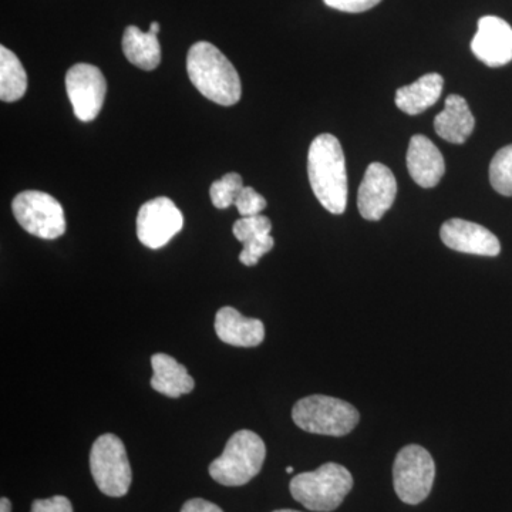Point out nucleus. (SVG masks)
<instances>
[{"mask_svg": "<svg viewBox=\"0 0 512 512\" xmlns=\"http://www.w3.org/2000/svg\"><path fill=\"white\" fill-rule=\"evenodd\" d=\"M308 175L313 194L330 214L340 215L348 205V173L340 141L332 134H320L308 154Z\"/></svg>", "mask_w": 512, "mask_h": 512, "instance_id": "f257e3e1", "label": "nucleus"}, {"mask_svg": "<svg viewBox=\"0 0 512 512\" xmlns=\"http://www.w3.org/2000/svg\"><path fill=\"white\" fill-rule=\"evenodd\" d=\"M191 83L202 96L221 106H234L241 99L242 84L237 69L210 42H197L187 55Z\"/></svg>", "mask_w": 512, "mask_h": 512, "instance_id": "f03ea898", "label": "nucleus"}, {"mask_svg": "<svg viewBox=\"0 0 512 512\" xmlns=\"http://www.w3.org/2000/svg\"><path fill=\"white\" fill-rule=\"evenodd\" d=\"M292 497L303 507L315 512L335 511L353 488V477L348 468L326 463L318 470L298 474L292 478Z\"/></svg>", "mask_w": 512, "mask_h": 512, "instance_id": "7ed1b4c3", "label": "nucleus"}, {"mask_svg": "<svg viewBox=\"0 0 512 512\" xmlns=\"http://www.w3.org/2000/svg\"><path fill=\"white\" fill-rule=\"evenodd\" d=\"M266 457L264 440L251 430H239L212 461L210 476L225 487H241L258 476Z\"/></svg>", "mask_w": 512, "mask_h": 512, "instance_id": "20e7f679", "label": "nucleus"}, {"mask_svg": "<svg viewBox=\"0 0 512 512\" xmlns=\"http://www.w3.org/2000/svg\"><path fill=\"white\" fill-rule=\"evenodd\" d=\"M292 419L306 433L342 437L359 424L360 414L345 400L313 394L293 406Z\"/></svg>", "mask_w": 512, "mask_h": 512, "instance_id": "39448f33", "label": "nucleus"}, {"mask_svg": "<svg viewBox=\"0 0 512 512\" xmlns=\"http://www.w3.org/2000/svg\"><path fill=\"white\" fill-rule=\"evenodd\" d=\"M90 471L101 493L124 497L131 487L133 471L123 441L106 433L94 441L90 451Z\"/></svg>", "mask_w": 512, "mask_h": 512, "instance_id": "423d86ee", "label": "nucleus"}, {"mask_svg": "<svg viewBox=\"0 0 512 512\" xmlns=\"http://www.w3.org/2000/svg\"><path fill=\"white\" fill-rule=\"evenodd\" d=\"M436 464L426 448L410 444L397 454L393 464V485L404 504L423 503L431 493Z\"/></svg>", "mask_w": 512, "mask_h": 512, "instance_id": "0eeeda50", "label": "nucleus"}, {"mask_svg": "<svg viewBox=\"0 0 512 512\" xmlns=\"http://www.w3.org/2000/svg\"><path fill=\"white\" fill-rule=\"evenodd\" d=\"M13 215L20 227L42 239H56L66 232L62 204L42 191H23L12 202Z\"/></svg>", "mask_w": 512, "mask_h": 512, "instance_id": "6e6552de", "label": "nucleus"}, {"mask_svg": "<svg viewBox=\"0 0 512 512\" xmlns=\"http://www.w3.org/2000/svg\"><path fill=\"white\" fill-rule=\"evenodd\" d=\"M66 92L77 119L89 123L100 114L106 99L107 82L99 67L74 64L66 74Z\"/></svg>", "mask_w": 512, "mask_h": 512, "instance_id": "1a4fd4ad", "label": "nucleus"}, {"mask_svg": "<svg viewBox=\"0 0 512 512\" xmlns=\"http://www.w3.org/2000/svg\"><path fill=\"white\" fill-rule=\"evenodd\" d=\"M184 227V217L170 198L147 201L137 215V237L144 247H165Z\"/></svg>", "mask_w": 512, "mask_h": 512, "instance_id": "9d476101", "label": "nucleus"}, {"mask_svg": "<svg viewBox=\"0 0 512 512\" xmlns=\"http://www.w3.org/2000/svg\"><path fill=\"white\" fill-rule=\"evenodd\" d=\"M397 195V181L389 167L373 163L367 167L357 194V208L367 221L382 220L392 208Z\"/></svg>", "mask_w": 512, "mask_h": 512, "instance_id": "9b49d317", "label": "nucleus"}, {"mask_svg": "<svg viewBox=\"0 0 512 512\" xmlns=\"http://www.w3.org/2000/svg\"><path fill=\"white\" fill-rule=\"evenodd\" d=\"M471 50L480 62L490 67L505 66L512 60V28L497 16L478 20V30Z\"/></svg>", "mask_w": 512, "mask_h": 512, "instance_id": "f8f14e48", "label": "nucleus"}, {"mask_svg": "<svg viewBox=\"0 0 512 512\" xmlns=\"http://www.w3.org/2000/svg\"><path fill=\"white\" fill-rule=\"evenodd\" d=\"M440 238L446 247L463 254L497 256L501 252L500 241L490 229L461 218L444 222Z\"/></svg>", "mask_w": 512, "mask_h": 512, "instance_id": "ddd939ff", "label": "nucleus"}, {"mask_svg": "<svg viewBox=\"0 0 512 512\" xmlns=\"http://www.w3.org/2000/svg\"><path fill=\"white\" fill-rule=\"evenodd\" d=\"M407 168L414 183L423 188H433L440 183L446 164L439 148L426 136H413L407 151Z\"/></svg>", "mask_w": 512, "mask_h": 512, "instance_id": "4468645a", "label": "nucleus"}, {"mask_svg": "<svg viewBox=\"0 0 512 512\" xmlns=\"http://www.w3.org/2000/svg\"><path fill=\"white\" fill-rule=\"evenodd\" d=\"M214 326L222 342L237 348H255L265 339V325L261 320L247 318L231 306L217 312Z\"/></svg>", "mask_w": 512, "mask_h": 512, "instance_id": "2eb2a0df", "label": "nucleus"}, {"mask_svg": "<svg viewBox=\"0 0 512 512\" xmlns=\"http://www.w3.org/2000/svg\"><path fill=\"white\" fill-rule=\"evenodd\" d=\"M272 222L265 215L242 217L232 227L235 238L244 245L239 261L245 266H255L262 256L274 248L275 241L271 237Z\"/></svg>", "mask_w": 512, "mask_h": 512, "instance_id": "dca6fc26", "label": "nucleus"}, {"mask_svg": "<svg viewBox=\"0 0 512 512\" xmlns=\"http://www.w3.org/2000/svg\"><path fill=\"white\" fill-rule=\"evenodd\" d=\"M476 119L468 107L467 101L458 94L447 97L446 106L434 119V128L443 140L451 144H464L473 134Z\"/></svg>", "mask_w": 512, "mask_h": 512, "instance_id": "f3484780", "label": "nucleus"}, {"mask_svg": "<svg viewBox=\"0 0 512 512\" xmlns=\"http://www.w3.org/2000/svg\"><path fill=\"white\" fill-rule=\"evenodd\" d=\"M151 366L154 370L151 387L156 392L171 397V399H178L183 394L191 393L194 390V379L173 356L156 353L151 357Z\"/></svg>", "mask_w": 512, "mask_h": 512, "instance_id": "a211bd4d", "label": "nucleus"}, {"mask_svg": "<svg viewBox=\"0 0 512 512\" xmlns=\"http://www.w3.org/2000/svg\"><path fill=\"white\" fill-rule=\"evenodd\" d=\"M443 84L439 73L424 74L417 82L397 90L396 106L410 116H417L439 101Z\"/></svg>", "mask_w": 512, "mask_h": 512, "instance_id": "6ab92c4d", "label": "nucleus"}, {"mask_svg": "<svg viewBox=\"0 0 512 512\" xmlns=\"http://www.w3.org/2000/svg\"><path fill=\"white\" fill-rule=\"evenodd\" d=\"M123 52L128 62L138 69H157L161 62V46L156 33L143 32L137 26H128L123 35Z\"/></svg>", "mask_w": 512, "mask_h": 512, "instance_id": "aec40b11", "label": "nucleus"}, {"mask_svg": "<svg viewBox=\"0 0 512 512\" xmlns=\"http://www.w3.org/2000/svg\"><path fill=\"white\" fill-rule=\"evenodd\" d=\"M28 90V74L12 50L0 47V99L13 103L25 96Z\"/></svg>", "mask_w": 512, "mask_h": 512, "instance_id": "412c9836", "label": "nucleus"}, {"mask_svg": "<svg viewBox=\"0 0 512 512\" xmlns=\"http://www.w3.org/2000/svg\"><path fill=\"white\" fill-rule=\"evenodd\" d=\"M490 183L498 194L512 197V144L501 148L491 161Z\"/></svg>", "mask_w": 512, "mask_h": 512, "instance_id": "4be33fe9", "label": "nucleus"}, {"mask_svg": "<svg viewBox=\"0 0 512 512\" xmlns=\"http://www.w3.org/2000/svg\"><path fill=\"white\" fill-rule=\"evenodd\" d=\"M244 188V181L241 175L237 173L225 174L221 180L215 181L210 188V197L212 204L218 210L235 205L239 192Z\"/></svg>", "mask_w": 512, "mask_h": 512, "instance_id": "5701e85b", "label": "nucleus"}, {"mask_svg": "<svg viewBox=\"0 0 512 512\" xmlns=\"http://www.w3.org/2000/svg\"><path fill=\"white\" fill-rule=\"evenodd\" d=\"M266 205H268V202H266L265 198L252 187L242 188L237 201H235V207H237L239 215H242V217H255V215H259L265 210Z\"/></svg>", "mask_w": 512, "mask_h": 512, "instance_id": "b1692460", "label": "nucleus"}, {"mask_svg": "<svg viewBox=\"0 0 512 512\" xmlns=\"http://www.w3.org/2000/svg\"><path fill=\"white\" fill-rule=\"evenodd\" d=\"M329 8L346 13H362L375 8L382 0H323Z\"/></svg>", "mask_w": 512, "mask_h": 512, "instance_id": "393cba45", "label": "nucleus"}, {"mask_svg": "<svg viewBox=\"0 0 512 512\" xmlns=\"http://www.w3.org/2000/svg\"><path fill=\"white\" fill-rule=\"evenodd\" d=\"M30 512H73V505L69 498L63 495L47 498V500L33 501Z\"/></svg>", "mask_w": 512, "mask_h": 512, "instance_id": "a878e982", "label": "nucleus"}, {"mask_svg": "<svg viewBox=\"0 0 512 512\" xmlns=\"http://www.w3.org/2000/svg\"><path fill=\"white\" fill-rule=\"evenodd\" d=\"M181 512H224L217 504L210 501L202 500V498H192L187 501L181 508Z\"/></svg>", "mask_w": 512, "mask_h": 512, "instance_id": "bb28decb", "label": "nucleus"}, {"mask_svg": "<svg viewBox=\"0 0 512 512\" xmlns=\"http://www.w3.org/2000/svg\"><path fill=\"white\" fill-rule=\"evenodd\" d=\"M0 512H12V504H10L8 498L3 497L0 500Z\"/></svg>", "mask_w": 512, "mask_h": 512, "instance_id": "cd10ccee", "label": "nucleus"}, {"mask_svg": "<svg viewBox=\"0 0 512 512\" xmlns=\"http://www.w3.org/2000/svg\"><path fill=\"white\" fill-rule=\"evenodd\" d=\"M150 30H151V32L156 33V35H158V32H160V23H158V22L151 23Z\"/></svg>", "mask_w": 512, "mask_h": 512, "instance_id": "c85d7f7f", "label": "nucleus"}, {"mask_svg": "<svg viewBox=\"0 0 512 512\" xmlns=\"http://www.w3.org/2000/svg\"><path fill=\"white\" fill-rule=\"evenodd\" d=\"M274 512H301V511H295V510H276Z\"/></svg>", "mask_w": 512, "mask_h": 512, "instance_id": "c756f323", "label": "nucleus"}, {"mask_svg": "<svg viewBox=\"0 0 512 512\" xmlns=\"http://www.w3.org/2000/svg\"><path fill=\"white\" fill-rule=\"evenodd\" d=\"M286 473L292 474L293 473V467L286 468Z\"/></svg>", "mask_w": 512, "mask_h": 512, "instance_id": "7c9ffc66", "label": "nucleus"}]
</instances>
